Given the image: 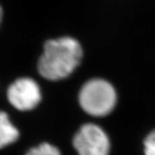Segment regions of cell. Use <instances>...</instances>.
I'll list each match as a JSON object with an SVG mask.
<instances>
[{
    "label": "cell",
    "instance_id": "obj_1",
    "mask_svg": "<svg viewBox=\"0 0 155 155\" xmlns=\"http://www.w3.org/2000/svg\"><path fill=\"white\" fill-rule=\"evenodd\" d=\"M82 57L83 49L76 39L66 36L49 40L39 60V72L51 81L67 78L79 66Z\"/></svg>",
    "mask_w": 155,
    "mask_h": 155
},
{
    "label": "cell",
    "instance_id": "obj_2",
    "mask_svg": "<svg viewBox=\"0 0 155 155\" xmlns=\"http://www.w3.org/2000/svg\"><path fill=\"white\" fill-rule=\"evenodd\" d=\"M78 102L83 110L95 117H104L115 110L117 103L116 89L104 78H92L82 86Z\"/></svg>",
    "mask_w": 155,
    "mask_h": 155
},
{
    "label": "cell",
    "instance_id": "obj_3",
    "mask_svg": "<svg viewBox=\"0 0 155 155\" xmlns=\"http://www.w3.org/2000/svg\"><path fill=\"white\" fill-rule=\"evenodd\" d=\"M72 145L78 155H109L110 151V140L102 127L87 123L75 134Z\"/></svg>",
    "mask_w": 155,
    "mask_h": 155
},
{
    "label": "cell",
    "instance_id": "obj_4",
    "mask_svg": "<svg viewBox=\"0 0 155 155\" xmlns=\"http://www.w3.org/2000/svg\"><path fill=\"white\" fill-rule=\"evenodd\" d=\"M7 98L15 109L28 111L38 105L41 100V92L39 84L33 78H22L9 86Z\"/></svg>",
    "mask_w": 155,
    "mask_h": 155
},
{
    "label": "cell",
    "instance_id": "obj_5",
    "mask_svg": "<svg viewBox=\"0 0 155 155\" xmlns=\"http://www.w3.org/2000/svg\"><path fill=\"white\" fill-rule=\"evenodd\" d=\"M19 137V132L11 122L8 115L0 111V148L15 142Z\"/></svg>",
    "mask_w": 155,
    "mask_h": 155
},
{
    "label": "cell",
    "instance_id": "obj_6",
    "mask_svg": "<svg viewBox=\"0 0 155 155\" xmlns=\"http://www.w3.org/2000/svg\"><path fill=\"white\" fill-rule=\"evenodd\" d=\"M26 155H61L60 150L49 143H42L30 149Z\"/></svg>",
    "mask_w": 155,
    "mask_h": 155
},
{
    "label": "cell",
    "instance_id": "obj_7",
    "mask_svg": "<svg viewBox=\"0 0 155 155\" xmlns=\"http://www.w3.org/2000/svg\"><path fill=\"white\" fill-rule=\"evenodd\" d=\"M143 146L145 155H155V129L147 135Z\"/></svg>",
    "mask_w": 155,
    "mask_h": 155
},
{
    "label": "cell",
    "instance_id": "obj_8",
    "mask_svg": "<svg viewBox=\"0 0 155 155\" xmlns=\"http://www.w3.org/2000/svg\"><path fill=\"white\" fill-rule=\"evenodd\" d=\"M2 17H3V10L0 6V23H1V21H2Z\"/></svg>",
    "mask_w": 155,
    "mask_h": 155
}]
</instances>
